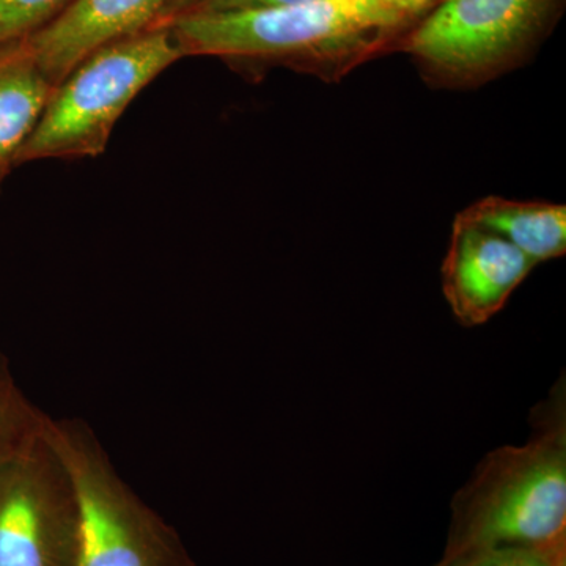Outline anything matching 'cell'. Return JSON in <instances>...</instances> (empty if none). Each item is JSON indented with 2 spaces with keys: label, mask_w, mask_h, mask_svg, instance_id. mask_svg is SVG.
Here are the masks:
<instances>
[{
  "label": "cell",
  "mask_w": 566,
  "mask_h": 566,
  "mask_svg": "<svg viewBox=\"0 0 566 566\" xmlns=\"http://www.w3.org/2000/svg\"><path fill=\"white\" fill-rule=\"evenodd\" d=\"M438 0H319L234 11H189L167 24L182 55L281 65L338 82L397 51Z\"/></svg>",
  "instance_id": "obj_1"
},
{
  "label": "cell",
  "mask_w": 566,
  "mask_h": 566,
  "mask_svg": "<svg viewBox=\"0 0 566 566\" xmlns=\"http://www.w3.org/2000/svg\"><path fill=\"white\" fill-rule=\"evenodd\" d=\"M565 379L532 415L526 444L486 453L452 502L438 564L499 546H546L566 535Z\"/></svg>",
  "instance_id": "obj_2"
},
{
  "label": "cell",
  "mask_w": 566,
  "mask_h": 566,
  "mask_svg": "<svg viewBox=\"0 0 566 566\" xmlns=\"http://www.w3.org/2000/svg\"><path fill=\"white\" fill-rule=\"evenodd\" d=\"M182 57L167 28H150L93 51L52 91L17 166L102 155L126 107Z\"/></svg>",
  "instance_id": "obj_3"
},
{
  "label": "cell",
  "mask_w": 566,
  "mask_h": 566,
  "mask_svg": "<svg viewBox=\"0 0 566 566\" xmlns=\"http://www.w3.org/2000/svg\"><path fill=\"white\" fill-rule=\"evenodd\" d=\"M565 0H438L397 51L444 88H474L531 59Z\"/></svg>",
  "instance_id": "obj_4"
},
{
  "label": "cell",
  "mask_w": 566,
  "mask_h": 566,
  "mask_svg": "<svg viewBox=\"0 0 566 566\" xmlns=\"http://www.w3.org/2000/svg\"><path fill=\"white\" fill-rule=\"evenodd\" d=\"M81 505L76 566H196L180 535L118 474L92 428L48 416Z\"/></svg>",
  "instance_id": "obj_5"
},
{
  "label": "cell",
  "mask_w": 566,
  "mask_h": 566,
  "mask_svg": "<svg viewBox=\"0 0 566 566\" xmlns=\"http://www.w3.org/2000/svg\"><path fill=\"white\" fill-rule=\"evenodd\" d=\"M46 419L0 450V566H76L80 499Z\"/></svg>",
  "instance_id": "obj_6"
},
{
  "label": "cell",
  "mask_w": 566,
  "mask_h": 566,
  "mask_svg": "<svg viewBox=\"0 0 566 566\" xmlns=\"http://www.w3.org/2000/svg\"><path fill=\"white\" fill-rule=\"evenodd\" d=\"M535 266L504 238L458 214L442 263V292L458 322L482 326L505 307Z\"/></svg>",
  "instance_id": "obj_7"
},
{
  "label": "cell",
  "mask_w": 566,
  "mask_h": 566,
  "mask_svg": "<svg viewBox=\"0 0 566 566\" xmlns=\"http://www.w3.org/2000/svg\"><path fill=\"white\" fill-rule=\"evenodd\" d=\"M166 2L74 0L55 20L21 43L55 88L93 51L150 29Z\"/></svg>",
  "instance_id": "obj_8"
},
{
  "label": "cell",
  "mask_w": 566,
  "mask_h": 566,
  "mask_svg": "<svg viewBox=\"0 0 566 566\" xmlns=\"http://www.w3.org/2000/svg\"><path fill=\"white\" fill-rule=\"evenodd\" d=\"M52 91L51 82L21 41L0 48V191Z\"/></svg>",
  "instance_id": "obj_9"
},
{
  "label": "cell",
  "mask_w": 566,
  "mask_h": 566,
  "mask_svg": "<svg viewBox=\"0 0 566 566\" xmlns=\"http://www.w3.org/2000/svg\"><path fill=\"white\" fill-rule=\"evenodd\" d=\"M458 214L497 233L535 264L565 255V205L521 202L493 196L472 203Z\"/></svg>",
  "instance_id": "obj_10"
},
{
  "label": "cell",
  "mask_w": 566,
  "mask_h": 566,
  "mask_svg": "<svg viewBox=\"0 0 566 566\" xmlns=\"http://www.w3.org/2000/svg\"><path fill=\"white\" fill-rule=\"evenodd\" d=\"M74 0H0V48L39 32Z\"/></svg>",
  "instance_id": "obj_11"
},
{
  "label": "cell",
  "mask_w": 566,
  "mask_h": 566,
  "mask_svg": "<svg viewBox=\"0 0 566 566\" xmlns=\"http://www.w3.org/2000/svg\"><path fill=\"white\" fill-rule=\"evenodd\" d=\"M44 412L25 397L0 352V450L40 422Z\"/></svg>",
  "instance_id": "obj_12"
},
{
  "label": "cell",
  "mask_w": 566,
  "mask_h": 566,
  "mask_svg": "<svg viewBox=\"0 0 566 566\" xmlns=\"http://www.w3.org/2000/svg\"><path fill=\"white\" fill-rule=\"evenodd\" d=\"M434 566H547L546 546H499Z\"/></svg>",
  "instance_id": "obj_13"
},
{
  "label": "cell",
  "mask_w": 566,
  "mask_h": 566,
  "mask_svg": "<svg viewBox=\"0 0 566 566\" xmlns=\"http://www.w3.org/2000/svg\"><path fill=\"white\" fill-rule=\"evenodd\" d=\"M311 2H319V0H202L191 11L253 10L266 9V7L300 6V3Z\"/></svg>",
  "instance_id": "obj_14"
},
{
  "label": "cell",
  "mask_w": 566,
  "mask_h": 566,
  "mask_svg": "<svg viewBox=\"0 0 566 566\" xmlns=\"http://www.w3.org/2000/svg\"><path fill=\"white\" fill-rule=\"evenodd\" d=\"M200 2H202V0H167L161 14H159L158 20H156L151 28H158V25L167 24V22L172 21L174 18L180 17V14L188 13V11L196 9Z\"/></svg>",
  "instance_id": "obj_15"
},
{
  "label": "cell",
  "mask_w": 566,
  "mask_h": 566,
  "mask_svg": "<svg viewBox=\"0 0 566 566\" xmlns=\"http://www.w3.org/2000/svg\"><path fill=\"white\" fill-rule=\"evenodd\" d=\"M547 566H566V535L546 545Z\"/></svg>",
  "instance_id": "obj_16"
}]
</instances>
